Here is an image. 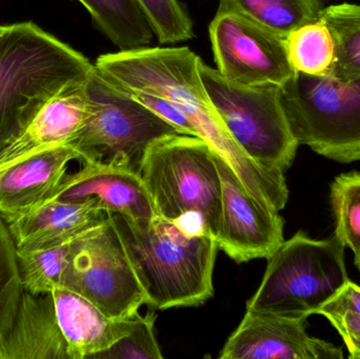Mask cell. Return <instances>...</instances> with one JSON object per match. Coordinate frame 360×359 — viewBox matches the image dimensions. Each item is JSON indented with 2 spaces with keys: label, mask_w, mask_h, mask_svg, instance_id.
<instances>
[{
  "label": "cell",
  "mask_w": 360,
  "mask_h": 359,
  "mask_svg": "<svg viewBox=\"0 0 360 359\" xmlns=\"http://www.w3.org/2000/svg\"><path fill=\"white\" fill-rule=\"evenodd\" d=\"M99 30L120 51L136 50L151 44L154 34L135 0H78Z\"/></svg>",
  "instance_id": "19"
},
{
  "label": "cell",
  "mask_w": 360,
  "mask_h": 359,
  "mask_svg": "<svg viewBox=\"0 0 360 359\" xmlns=\"http://www.w3.org/2000/svg\"><path fill=\"white\" fill-rule=\"evenodd\" d=\"M86 297L114 320L133 318L145 292L112 214L74 242L63 286Z\"/></svg>",
  "instance_id": "9"
},
{
  "label": "cell",
  "mask_w": 360,
  "mask_h": 359,
  "mask_svg": "<svg viewBox=\"0 0 360 359\" xmlns=\"http://www.w3.org/2000/svg\"><path fill=\"white\" fill-rule=\"evenodd\" d=\"M354 255H355V259H354L355 266H356L357 269H359L360 271V252L357 253V254H354Z\"/></svg>",
  "instance_id": "30"
},
{
  "label": "cell",
  "mask_w": 360,
  "mask_h": 359,
  "mask_svg": "<svg viewBox=\"0 0 360 359\" xmlns=\"http://www.w3.org/2000/svg\"><path fill=\"white\" fill-rule=\"evenodd\" d=\"M0 359H69L51 293L25 290L14 322L0 344Z\"/></svg>",
  "instance_id": "18"
},
{
  "label": "cell",
  "mask_w": 360,
  "mask_h": 359,
  "mask_svg": "<svg viewBox=\"0 0 360 359\" xmlns=\"http://www.w3.org/2000/svg\"><path fill=\"white\" fill-rule=\"evenodd\" d=\"M307 320L245 311L220 359H342L340 347L307 333Z\"/></svg>",
  "instance_id": "12"
},
{
  "label": "cell",
  "mask_w": 360,
  "mask_h": 359,
  "mask_svg": "<svg viewBox=\"0 0 360 359\" xmlns=\"http://www.w3.org/2000/svg\"><path fill=\"white\" fill-rule=\"evenodd\" d=\"M110 214L95 200H52L23 212L1 216L17 251H29L77 237L107 221Z\"/></svg>",
  "instance_id": "14"
},
{
  "label": "cell",
  "mask_w": 360,
  "mask_h": 359,
  "mask_svg": "<svg viewBox=\"0 0 360 359\" xmlns=\"http://www.w3.org/2000/svg\"><path fill=\"white\" fill-rule=\"evenodd\" d=\"M346 247L336 237L316 240L300 231L268 257L259 288L247 311L307 320L349 282Z\"/></svg>",
  "instance_id": "5"
},
{
  "label": "cell",
  "mask_w": 360,
  "mask_h": 359,
  "mask_svg": "<svg viewBox=\"0 0 360 359\" xmlns=\"http://www.w3.org/2000/svg\"><path fill=\"white\" fill-rule=\"evenodd\" d=\"M198 65L207 95L237 145L260 166L285 172L300 143L281 105V86H243L201 59Z\"/></svg>",
  "instance_id": "8"
},
{
  "label": "cell",
  "mask_w": 360,
  "mask_h": 359,
  "mask_svg": "<svg viewBox=\"0 0 360 359\" xmlns=\"http://www.w3.org/2000/svg\"><path fill=\"white\" fill-rule=\"evenodd\" d=\"M79 236L44 248L17 251L25 290L33 294H44L63 286L74 242Z\"/></svg>",
  "instance_id": "22"
},
{
  "label": "cell",
  "mask_w": 360,
  "mask_h": 359,
  "mask_svg": "<svg viewBox=\"0 0 360 359\" xmlns=\"http://www.w3.org/2000/svg\"><path fill=\"white\" fill-rule=\"evenodd\" d=\"M213 157L221 181V208L215 237L218 249L238 263L268 259L285 242L283 217L257 202L214 151Z\"/></svg>",
  "instance_id": "11"
},
{
  "label": "cell",
  "mask_w": 360,
  "mask_h": 359,
  "mask_svg": "<svg viewBox=\"0 0 360 359\" xmlns=\"http://www.w3.org/2000/svg\"><path fill=\"white\" fill-rule=\"evenodd\" d=\"M285 44L294 71L329 76L334 60V44L321 19L294 30L285 37Z\"/></svg>",
  "instance_id": "23"
},
{
  "label": "cell",
  "mask_w": 360,
  "mask_h": 359,
  "mask_svg": "<svg viewBox=\"0 0 360 359\" xmlns=\"http://www.w3.org/2000/svg\"><path fill=\"white\" fill-rule=\"evenodd\" d=\"M25 290L16 244L0 214V344L14 322Z\"/></svg>",
  "instance_id": "25"
},
{
  "label": "cell",
  "mask_w": 360,
  "mask_h": 359,
  "mask_svg": "<svg viewBox=\"0 0 360 359\" xmlns=\"http://www.w3.org/2000/svg\"><path fill=\"white\" fill-rule=\"evenodd\" d=\"M86 117L70 143L82 162L126 167L139 172L152 143L180 133L105 79L95 65L86 82Z\"/></svg>",
  "instance_id": "6"
},
{
  "label": "cell",
  "mask_w": 360,
  "mask_h": 359,
  "mask_svg": "<svg viewBox=\"0 0 360 359\" xmlns=\"http://www.w3.org/2000/svg\"><path fill=\"white\" fill-rule=\"evenodd\" d=\"M51 294L69 359H93L134 327L135 315L114 320L92 301L65 287H57Z\"/></svg>",
  "instance_id": "16"
},
{
  "label": "cell",
  "mask_w": 360,
  "mask_h": 359,
  "mask_svg": "<svg viewBox=\"0 0 360 359\" xmlns=\"http://www.w3.org/2000/svg\"><path fill=\"white\" fill-rule=\"evenodd\" d=\"M217 71L243 86H278L295 71L285 37L237 13L217 11L209 25Z\"/></svg>",
  "instance_id": "10"
},
{
  "label": "cell",
  "mask_w": 360,
  "mask_h": 359,
  "mask_svg": "<svg viewBox=\"0 0 360 359\" xmlns=\"http://www.w3.org/2000/svg\"><path fill=\"white\" fill-rule=\"evenodd\" d=\"M158 41L176 44L194 37L193 22L179 0H135Z\"/></svg>",
  "instance_id": "27"
},
{
  "label": "cell",
  "mask_w": 360,
  "mask_h": 359,
  "mask_svg": "<svg viewBox=\"0 0 360 359\" xmlns=\"http://www.w3.org/2000/svg\"><path fill=\"white\" fill-rule=\"evenodd\" d=\"M94 65L31 21L0 25V152L53 97L86 84Z\"/></svg>",
  "instance_id": "2"
},
{
  "label": "cell",
  "mask_w": 360,
  "mask_h": 359,
  "mask_svg": "<svg viewBox=\"0 0 360 359\" xmlns=\"http://www.w3.org/2000/svg\"><path fill=\"white\" fill-rule=\"evenodd\" d=\"M158 216L216 237L221 181L213 150L200 137L173 134L152 143L139 170Z\"/></svg>",
  "instance_id": "4"
},
{
  "label": "cell",
  "mask_w": 360,
  "mask_h": 359,
  "mask_svg": "<svg viewBox=\"0 0 360 359\" xmlns=\"http://www.w3.org/2000/svg\"><path fill=\"white\" fill-rule=\"evenodd\" d=\"M199 57L188 46L146 48L103 54L95 67L124 92L156 95L174 103L191 120L197 137L222 159L234 162L243 155L220 119L203 86Z\"/></svg>",
  "instance_id": "3"
},
{
  "label": "cell",
  "mask_w": 360,
  "mask_h": 359,
  "mask_svg": "<svg viewBox=\"0 0 360 359\" xmlns=\"http://www.w3.org/2000/svg\"><path fill=\"white\" fill-rule=\"evenodd\" d=\"M86 117V84L65 89L50 99L25 130L0 152V172L40 152L70 145Z\"/></svg>",
  "instance_id": "15"
},
{
  "label": "cell",
  "mask_w": 360,
  "mask_h": 359,
  "mask_svg": "<svg viewBox=\"0 0 360 359\" xmlns=\"http://www.w3.org/2000/svg\"><path fill=\"white\" fill-rule=\"evenodd\" d=\"M156 314H135L134 327L126 337L93 359H162L164 358L154 332Z\"/></svg>",
  "instance_id": "28"
},
{
  "label": "cell",
  "mask_w": 360,
  "mask_h": 359,
  "mask_svg": "<svg viewBox=\"0 0 360 359\" xmlns=\"http://www.w3.org/2000/svg\"><path fill=\"white\" fill-rule=\"evenodd\" d=\"M331 33L334 60L330 77L349 80L360 78V6L340 4L323 8L321 14Z\"/></svg>",
  "instance_id": "21"
},
{
  "label": "cell",
  "mask_w": 360,
  "mask_h": 359,
  "mask_svg": "<svg viewBox=\"0 0 360 359\" xmlns=\"http://www.w3.org/2000/svg\"><path fill=\"white\" fill-rule=\"evenodd\" d=\"M323 0H219L218 11L243 15L287 37L302 25L321 18Z\"/></svg>",
  "instance_id": "20"
},
{
  "label": "cell",
  "mask_w": 360,
  "mask_h": 359,
  "mask_svg": "<svg viewBox=\"0 0 360 359\" xmlns=\"http://www.w3.org/2000/svg\"><path fill=\"white\" fill-rule=\"evenodd\" d=\"M281 99L300 145L334 162H360V78L295 72L281 86Z\"/></svg>",
  "instance_id": "7"
},
{
  "label": "cell",
  "mask_w": 360,
  "mask_h": 359,
  "mask_svg": "<svg viewBox=\"0 0 360 359\" xmlns=\"http://www.w3.org/2000/svg\"><path fill=\"white\" fill-rule=\"evenodd\" d=\"M128 94L145 105L146 107H149L158 116L170 122L181 134L197 136L196 131H195L191 120L174 103L162 98V97L146 94V93L132 92L128 93Z\"/></svg>",
  "instance_id": "29"
},
{
  "label": "cell",
  "mask_w": 360,
  "mask_h": 359,
  "mask_svg": "<svg viewBox=\"0 0 360 359\" xmlns=\"http://www.w3.org/2000/svg\"><path fill=\"white\" fill-rule=\"evenodd\" d=\"M79 154L60 145L20 160L0 172V214H17L50 200Z\"/></svg>",
  "instance_id": "17"
},
{
  "label": "cell",
  "mask_w": 360,
  "mask_h": 359,
  "mask_svg": "<svg viewBox=\"0 0 360 359\" xmlns=\"http://www.w3.org/2000/svg\"><path fill=\"white\" fill-rule=\"evenodd\" d=\"M330 200L335 219L334 235L354 254L360 252V173L350 172L334 179Z\"/></svg>",
  "instance_id": "24"
},
{
  "label": "cell",
  "mask_w": 360,
  "mask_h": 359,
  "mask_svg": "<svg viewBox=\"0 0 360 359\" xmlns=\"http://www.w3.org/2000/svg\"><path fill=\"white\" fill-rule=\"evenodd\" d=\"M112 214V213H111ZM146 303L155 310L202 305L214 294L215 238L182 221L112 214Z\"/></svg>",
  "instance_id": "1"
},
{
  "label": "cell",
  "mask_w": 360,
  "mask_h": 359,
  "mask_svg": "<svg viewBox=\"0 0 360 359\" xmlns=\"http://www.w3.org/2000/svg\"><path fill=\"white\" fill-rule=\"evenodd\" d=\"M317 314L325 316L338 331L350 358L360 359V287L349 280Z\"/></svg>",
  "instance_id": "26"
},
{
  "label": "cell",
  "mask_w": 360,
  "mask_h": 359,
  "mask_svg": "<svg viewBox=\"0 0 360 359\" xmlns=\"http://www.w3.org/2000/svg\"><path fill=\"white\" fill-rule=\"evenodd\" d=\"M95 200L112 214L131 219H153L156 216L153 202L141 174L126 167L84 162L77 172L65 175L49 200Z\"/></svg>",
  "instance_id": "13"
}]
</instances>
